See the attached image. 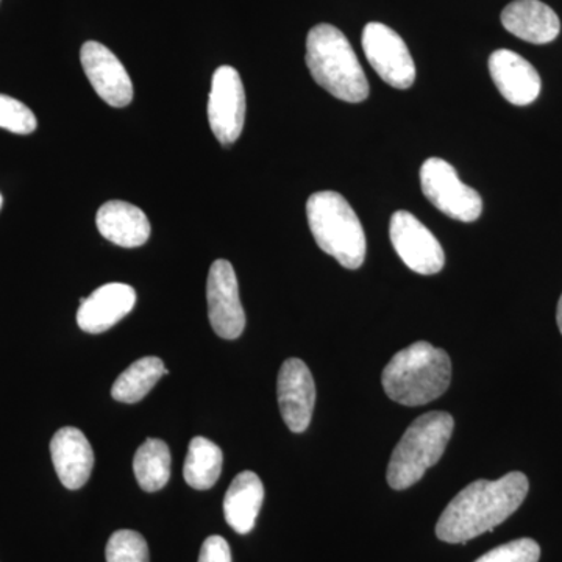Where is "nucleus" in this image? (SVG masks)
<instances>
[{"mask_svg":"<svg viewBox=\"0 0 562 562\" xmlns=\"http://www.w3.org/2000/svg\"><path fill=\"white\" fill-rule=\"evenodd\" d=\"M528 490L530 483L522 472L508 473L497 482H473L443 509L436 524V536L449 543L472 541L513 516Z\"/></svg>","mask_w":562,"mask_h":562,"instance_id":"obj_1","label":"nucleus"},{"mask_svg":"<svg viewBox=\"0 0 562 562\" xmlns=\"http://www.w3.org/2000/svg\"><path fill=\"white\" fill-rule=\"evenodd\" d=\"M452 361L446 350L419 341L395 353L384 368L382 383L391 401L422 406L449 390Z\"/></svg>","mask_w":562,"mask_h":562,"instance_id":"obj_2","label":"nucleus"},{"mask_svg":"<svg viewBox=\"0 0 562 562\" xmlns=\"http://www.w3.org/2000/svg\"><path fill=\"white\" fill-rule=\"evenodd\" d=\"M306 66L316 83L339 101L358 103L368 99L369 81L364 70L339 29L319 24L310 31Z\"/></svg>","mask_w":562,"mask_h":562,"instance_id":"obj_3","label":"nucleus"},{"mask_svg":"<svg viewBox=\"0 0 562 562\" xmlns=\"http://www.w3.org/2000/svg\"><path fill=\"white\" fill-rule=\"evenodd\" d=\"M310 231L322 251L346 269L361 268L366 260V235L360 217L339 192L321 191L306 202Z\"/></svg>","mask_w":562,"mask_h":562,"instance_id":"obj_4","label":"nucleus"},{"mask_svg":"<svg viewBox=\"0 0 562 562\" xmlns=\"http://www.w3.org/2000/svg\"><path fill=\"white\" fill-rule=\"evenodd\" d=\"M453 427V417L443 412L424 414L409 425L387 465V483L392 490L405 491L420 482L425 472L441 460Z\"/></svg>","mask_w":562,"mask_h":562,"instance_id":"obj_5","label":"nucleus"},{"mask_svg":"<svg viewBox=\"0 0 562 562\" xmlns=\"http://www.w3.org/2000/svg\"><path fill=\"white\" fill-rule=\"evenodd\" d=\"M420 184L425 198L446 216L460 222H473L482 216V195L462 183L449 161L428 158L420 168Z\"/></svg>","mask_w":562,"mask_h":562,"instance_id":"obj_6","label":"nucleus"},{"mask_svg":"<svg viewBox=\"0 0 562 562\" xmlns=\"http://www.w3.org/2000/svg\"><path fill=\"white\" fill-rule=\"evenodd\" d=\"M362 50L373 70L397 90H408L416 80V65L398 33L382 22H369L362 31Z\"/></svg>","mask_w":562,"mask_h":562,"instance_id":"obj_7","label":"nucleus"},{"mask_svg":"<svg viewBox=\"0 0 562 562\" xmlns=\"http://www.w3.org/2000/svg\"><path fill=\"white\" fill-rule=\"evenodd\" d=\"M210 127L222 146H232L241 136L246 122V92L238 70L221 66L211 81Z\"/></svg>","mask_w":562,"mask_h":562,"instance_id":"obj_8","label":"nucleus"},{"mask_svg":"<svg viewBox=\"0 0 562 562\" xmlns=\"http://www.w3.org/2000/svg\"><path fill=\"white\" fill-rule=\"evenodd\" d=\"M390 236L398 257L412 271L420 276L442 271L446 255L441 244L414 214L395 211L391 217Z\"/></svg>","mask_w":562,"mask_h":562,"instance_id":"obj_9","label":"nucleus"},{"mask_svg":"<svg viewBox=\"0 0 562 562\" xmlns=\"http://www.w3.org/2000/svg\"><path fill=\"white\" fill-rule=\"evenodd\" d=\"M206 301L211 327L224 339H236L246 327L238 279L227 260H217L210 268L206 281Z\"/></svg>","mask_w":562,"mask_h":562,"instance_id":"obj_10","label":"nucleus"},{"mask_svg":"<svg viewBox=\"0 0 562 562\" xmlns=\"http://www.w3.org/2000/svg\"><path fill=\"white\" fill-rule=\"evenodd\" d=\"M80 61L99 98L114 109H122L132 102L131 77L109 47L98 41H88L81 46Z\"/></svg>","mask_w":562,"mask_h":562,"instance_id":"obj_11","label":"nucleus"},{"mask_svg":"<svg viewBox=\"0 0 562 562\" xmlns=\"http://www.w3.org/2000/svg\"><path fill=\"white\" fill-rule=\"evenodd\" d=\"M277 394L281 417L291 431L303 432L312 422L316 386L308 366L297 358H291L281 366Z\"/></svg>","mask_w":562,"mask_h":562,"instance_id":"obj_12","label":"nucleus"},{"mask_svg":"<svg viewBox=\"0 0 562 562\" xmlns=\"http://www.w3.org/2000/svg\"><path fill=\"white\" fill-rule=\"evenodd\" d=\"M136 292L131 284L106 283L90 297L80 299L77 324L81 330L99 335L113 328L135 308Z\"/></svg>","mask_w":562,"mask_h":562,"instance_id":"obj_13","label":"nucleus"},{"mask_svg":"<svg viewBox=\"0 0 562 562\" xmlns=\"http://www.w3.org/2000/svg\"><path fill=\"white\" fill-rule=\"evenodd\" d=\"M490 70L495 87L513 105H530L541 94L538 70L516 52L495 50L490 58Z\"/></svg>","mask_w":562,"mask_h":562,"instance_id":"obj_14","label":"nucleus"},{"mask_svg":"<svg viewBox=\"0 0 562 562\" xmlns=\"http://www.w3.org/2000/svg\"><path fill=\"white\" fill-rule=\"evenodd\" d=\"M52 462L66 490L77 491L90 480L94 452L83 431L65 427L50 441Z\"/></svg>","mask_w":562,"mask_h":562,"instance_id":"obj_15","label":"nucleus"},{"mask_svg":"<svg viewBox=\"0 0 562 562\" xmlns=\"http://www.w3.org/2000/svg\"><path fill=\"white\" fill-rule=\"evenodd\" d=\"M502 24L514 36L531 44L552 43L561 31L560 18L541 0H514L503 10Z\"/></svg>","mask_w":562,"mask_h":562,"instance_id":"obj_16","label":"nucleus"},{"mask_svg":"<svg viewBox=\"0 0 562 562\" xmlns=\"http://www.w3.org/2000/svg\"><path fill=\"white\" fill-rule=\"evenodd\" d=\"M95 224L103 238L125 249H135L149 241V220L143 210L128 202L103 203L95 216Z\"/></svg>","mask_w":562,"mask_h":562,"instance_id":"obj_17","label":"nucleus"},{"mask_svg":"<svg viewBox=\"0 0 562 562\" xmlns=\"http://www.w3.org/2000/svg\"><path fill=\"white\" fill-rule=\"evenodd\" d=\"M265 501V486L260 476L246 471L236 475L224 498V516L238 535H249L257 522Z\"/></svg>","mask_w":562,"mask_h":562,"instance_id":"obj_18","label":"nucleus"},{"mask_svg":"<svg viewBox=\"0 0 562 562\" xmlns=\"http://www.w3.org/2000/svg\"><path fill=\"white\" fill-rule=\"evenodd\" d=\"M224 454L210 439L195 436L190 442L183 465L184 482L199 491L211 490L220 480Z\"/></svg>","mask_w":562,"mask_h":562,"instance_id":"obj_19","label":"nucleus"},{"mask_svg":"<svg viewBox=\"0 0 562 562\" xmlns=\"http://www.w3.org/2000/svg\"><path fill=\"white\" fill-rule=\"evenodd\" d=\"M165 371V362L160 358H140L117 376L111 387V395L117 402L138 403L160 382Z\"/></svg>","mask_w":562,"mask_h":562,"instance_id":"obj_20","label":"nucleus"},{"mask_svg":"<svg viewBox=\"0 0 562 562\" xmlns=\"http://www.w3.org/2000/svg\"><path fill=\"white\" fill-rule=\"evenodd\" d=\"M171 450L168 443L160 439H147L136 450L135 460H133V471L140 490L146 492L162 490L171 479Z\"/></svg>","mask_w":562,"mask_h":562,"instance_id":"obj_21","label":"nucleus"},{"mask_svg":"<svg viewBox=\"0 0 562 562\" xmlns=\"http://www.w3.org/2000/svg\"><path fill=\"white\" fill-rule=\"evenodd\" d=\"M106 562H150L149 546L139 532H113L106 543Z\"/></svg>","mask_w":562,"mask_h":562,"instance_id":"obj_22","label":"nucleus"},{"mask_svg":"<svg viewBox=\"0 0 562 562\" xmlns=\"http://www.w3.org/2000/svg\"><path fill=\"white\" fill-rule=\"evenodd\" d=\"M36 127L38 122L27 105L10 95L0 94V128L16 135H31Z\"/></svg>","mask_w":562,"mask_h":562,"instance_id":"obj_23","label":"nucleus"},{"mask_svg":"<svg viewBox=\"0 0 562 562\" xmlns=\"http://www.w3.org/2000/svg\"><path fill=\"white\" fill-rule=\"evenodd\" d=\"M541 547L530 538L517 539L491 552L484 553L475 562H539Z\"/></svg>","mask_w":562,"mask_h":562,"instance_id":"obj_24","label":"nucleus"},{"mask_svg":"<svg viewBox=\"0 0 562 562\" xmlns=\"http://www.w3.org/2000/svg\"><path fill=\"white\" fill-rule=\"evenodd\" d=\"M199 562H232V550L221 536H210L203 542Z\"/></svg>","mask_w":562,"mask_h":562,"instance_id":"obj_25","label":"nucleus"},{"mask_svg":"<svg viewBox=\"0 0 562 562\" xmlns=\"http://www.w3.org/2000/svg\"><path fill=\"white\" fill-rule=\"evenodd\" d=\"M557 322H558V328H560V331L562 335V295H561L560 302H558Z\"/></svg>","mask_w":562,"mask_h":562,"instance_id":"obj_26","label":"nucleus"},{"mask_svg":"<svg viewBox=\"0 0 562 562\" xmlns=\"http://www.w3.org/2000/svg\"><path fill=\"white\" fill-rule=\"evenodd\" d=\"M2 205H3V199H2V194H0V210H2Z\"/></svg>","mask_w":562,"mask_h":562,"instance_id":"obj_27","label":"nucleus"}]
</instances>
